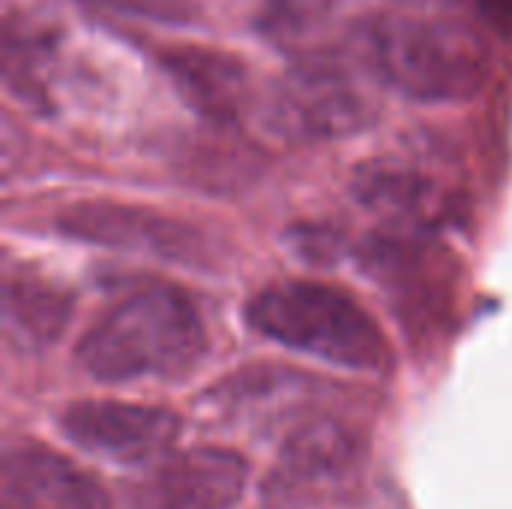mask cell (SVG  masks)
<instances>
[{
  "label": "cell",
  "mask_w": 512,
  "mask_h": 509,
  "mask_svg": "<svg viewBox=\"0 0 512 509\" xmlns=\"http://www.w3.org/2000/svg\"><path fill=\"white\" fill-rule=\"evenodd\" d=\"M207 351V330L192 300L174 288L126 297L78 342V366L99 381L177 378Z\"/></svg>",
  "instance_id": "1"
},
{
  "label": "cell",
  "mask_w": 512,
  "mask_h": 509,
  "mask_svg": "<svg viewBox=\"0 0 512 509\" xmlns=\"http://www.w3.org/2000/svg\"><path fill=\"white\" fill-rule=\"evenodd\" d=\"M246 321L261 336L333 366L384 372L393 360L372 315L354 297L324 282H276L249 300Z\"/></svg>",
  "instance_id": "2"
},
{
  "label": "cell",
  "mask_w": 512,
  "mask_h": 509,
  "mask_svg": "<svg viewBox=\"0 0 512 509\" xmlns=\"http://www.w3.org/2000/svg\"><path fill=\"white\" fill-rule=\"evenodd\" d=\"M369 54L408 99L459 102L483 90L489 48L462 21L429 12H390L369 27Z\"/></svg>",
  "instance_id": "3"
},
{
  "label": "cell",
  "mask_w": 512,
  "mask_h": 509,
  "mask_svg": "<svg viewBox=\"0 0 512 509\" xmlns=\"http://www.w3.org/2000/svg\"><path fill=\"white\" fill-rule=\"evenodd\" d=\"M372 108L357 81L330 60L288 69L270 90L267 123L291 141H330L360 132Z\"/></svg>",
  "instance_id": "4"
},
{
  "label": "cell",
  "mask_w": 512,
  "mask_h": 509,
  "mask_svg": "<svg viewBox=\"0 0 512 509\" xmlns=\"http://www.w3.org/2000/svg\"><path fill=\"white\" fill-rule=\"evenodd\" d=\"M366 456L363 438L339 420H309L285 441L267 495L279 504H297L342 489L360 474Z\"/></svg>",
  "instance_id": "5"
},
{
  "label": "cell",
  "mask_w": 512,
  "mask_h": 509,
  "mask_svg": "<svg viewBox=\"0 0 512 509\" xmlns=\"http://www.w3.org/2000/svg\"><path fill=\"white\" fill-rule=\"evenodd\" d=\"M60 429L87 453L135 465L165 453L180 435V420L165 408L75 402L60 414Z\"/></svg>",
  "instance_id": "6"
},
{
  "label": "cell",
  "mask_w": 512,
  "mask_h": 509,
  "mask_svg": "<svg viewBox=\"0 0 512 509\" xmlns=\"http://www.w3.org/2000/svg\"><path fill=\"white\" fill-rule=\"evenodd\" d=\"M57 228L75 240L129 249V252H147L171 261H195L204 246L192 228L174 222L171 216L144 207L114 204V201L72 204L57 216Z\"/></svg>",
  "instance_id": "7"
},
{
  "label": "cell",
  "mask_w": 512,
  "mask_h": 509,
  "mask_svg": "<svg viewBox=\"0 0 512 509\" xmlns=\"http://www.w3.org/2000/svg\"><path fill=\"white\" fill-rule=\"evenodd\" d=\"M246 462L231 450L201 447L168 459L135 492V509H231L243 498Z\"/></svg>",
  "instance_id": "8"
},
{
  "label": "cell",
  "mask_w": 512,
  "mask_h": 509,
  "mask_svg": "<svg viewBox=\"0 0 512 509\" xmlns=\"http://www.w3.org/2000/svg\"><path fill=\"white\" fill-rule=\"evenodd\" d=\"M0 509H111L105 489L57 453L9 450L0 474Z\"/></svg>",
  "instance_id": "9"
},
{
  "label": "cell",
  "mask_w": 512,
  "mask_h": 509,
  "mask_svg": "<svg viewBox=\"0 0 512 509\" xmlns=\"http://www.w3.org/2000/svg\"><path fill=\"white\" fill-rule=\"evenodd\" d=\"M159 63L186 102L210 120H237L249 102V72L228 51L174 45L162 51Z\"/></svg>",
  "instance_id": "10"
},
{
  "label": "cell",
  "mask_w": 512,
  "mask_h": 509,
  "mask_svg": "<svg viewBox=\"0 0 512 509\" xmlns=\"http://www.w3.org/2000/svg\"><path fill=\"white\" fill-rule=\"evenodd\" d=\"M351 192L363 207L390 222H432V216H438L441 210L438 183L429 180L423 171L393 159H372L357 165Z\"/></svg>",
  "instance_id": "11"
},
{
  "label": "cell",
  "mask_w": 512,
  "mask_h": 509,
  "mask_svg": "<svg viewBox=\"0 0 512 509\" xmlns=\"http://www.w3.org/2000/svg\"><path fill=\"white\" fill-rule=\"evenodd\" d=\"M69 309L72 300L42 282L21 276L6 285V321L27 342H51L66 327Z\"/></svg>",
  "instance_id": "12"
},
{
  "label": "cell",
  "mask_w": 512,
  "mask_h": 509,
  "mask_svg": "<svg viewBox=\"0 0 512 509\" xmlns=\"http://www.w3.org/2000/svg\"><path fill=\"white\" fill-rule=\"evenodd\" d=\"M480 9L492 27L501 33H512V0H480Z\"/></svg>",
  "instance_id": "13"
},
{
  "label": "cell",
  "mask_w": 512,
  "mask_h": 509,
  "mask_svg": "<svg viewBox=\"0 0 512 509\" xmlns=\"http://www.w3.org/2000/svg\"><path fill=\"white\" fill-rule=\"evenodd\" d=\"M405 3L408 9H417V12H429V9H447L453 6V0H399Z\"/></svg>",
  "instance_id": "14"
}]
</instances>
